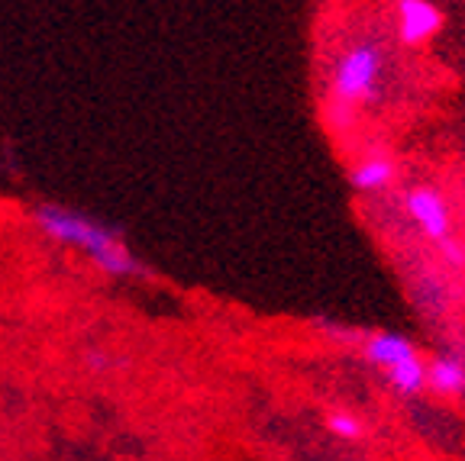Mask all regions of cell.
Masks as SVG:
<instances>
[{"mask_svg":"<svg viewBox=\"0 0 465 461\" xmlns=\"http://www.w3.org/2000/svg\"><path fill=\"white\" fill-rule=\"evenodd\" d=\"M388 55L378 39H356L336 55L327 78V113L336 130H349L359 110L381 101Z\"/></svg>","mask_w":465,"mask_h":461,"instance_id":"cell-2","label":"cell"},{"mask_svg":"<svg viewBox=\"0 0 465 461\" xmlns=\"http://www.w3.org/2000/svg\"><path fill=\"white\" fill-rule=\"evenodd\" d=\"M394 174H398L394 162L378 152V155H365V159H359L356 165H352L349 184H352V191H359V194H381V191H388L394 184Z\"/></svg>","mask_w":465,"mask_h":461,"instance_id":"cell-7","label":"cell"},{"mask_svg":"<svg viewBox=\"0 0 465 461\" xmlns=\"http://www.w3.org/2000/svg\"><path fill=\"white\" fill-rule=\"evenodd\" d=\"M327 429L342 442H359L365 436L362 419H359L356 413H349V410H330L327 413Z\"/></svg>","mask_w":465,"mask_h":461,"instance_id":"cell-9","label":"cell"},{"mask_svg":"<svg viewBox=\"0 0 465 461\" xmlns=\"http://www.w3.org/2000/svg\"><path fill=\"white\" fill-rule=\"evenodd\" d=\"M427 390H433L436 397H465V355H433L427 361Z\"/></svg>","mask_w":465,"mask_h":461,"instance_id":"cell-6","label":"cell"},{"mask_svg":"<svg viewBox=\"0 0 465 461\" xmlns=\"http://www.w3.org/2000/svg\"><path fill=\"white\" fill-rule=\"evenodd\" d=\"M443 10L436 7L433 0H398L394 4V33H398V43L407 49L430 43L443 29Z\"/></svg>","mask_w":465,"mask_h":461,"instance_id":"cell-4","label":"cell"},{"mask_svg":"<svg viewBox=\"0 0 465 461\" xmlns=\"http://www.w3.org/2000/svg\"><path fill=\"white\" fill-rule=\"evenodd\" d=\"M33 223L52 242L84 252L91 265H97L110 278H143L145 274L143 261L120 239V232L107 230L104 223L84 217V213H74V210L58 207V203H39L33 210Z\"/></svg>","mask_w":465,"mask_h":461,"instance_id":"cell-1","label":"cell"},{"mask_svg":"<svg viewBox=\"0 0 465 461\" xmlns=\"http://www.w3.org/2000/svg\"><path fill=\"white\" fill-rule=\"evenodd\" d=\"M385 381L398 397H420L427 390V361L420 358V352L407 355L398 365L385 368Z\"/></svg>","mask_w":465,"mask_h":461,"instance_id":"cell-8","label":"cell"},{"mask_svg":"<svg viewBox=\"0 0 465 461\" xmlns=\"http://www.w3.org/2000/svg\"><path fill=\"white\" fill-rule=\"evenodd\" d=\"M414 352H417L414 339H407L404 332L375 329L362 336V358L369 361L371 368H378V371L398 365L401 358H407V355H414Z\"/></svg>","mask_w":465,"mask_h":461,"instance_id":"cell-5","label":"cell"},{"mask_svg":"<svg viewBox=\"0 0 465 461\" xmlns=\"http://www.w3.org/2000/svg\"><path fill=\"white\" fill-rule=\"evenodd\" d=\"M84 361H87V368H91V371H107V368H110V355H104V352H87Z\"/></svg>","mask_w":465,"mask_h":461,"instance_id":"cell-11","label":"cell"},{"mask_svg":"<svg viewBox=\"0 0 465 461\" xmlns=\"http://www.w3.org/2000/svg\"><path fill=\"white\" fill-rule=\"evenodd\" d=\"M440 252H443V261H450V268H465V245L459 242L456 236H450V239H443L440 242Z\"/></svg>","mask_w":465,"mask_h":461,"instance_id":"cell-10","label":"cell"},{"mask_svg":"<svg viewBox=\"0 0 465 461\" xmlns=\"http://www.w3.org/2000/svg\"><path fill=\"white\" fill-rule=\"evenodd\" d=\"M404 213L411 223L430 239V242H443L452 236V210L446 197L436 188H411L404 194Z\"/></svg>","mask_w":465,"mask_h":461,"instance_id":"cell-3","label":"cell"}]
</instances>
